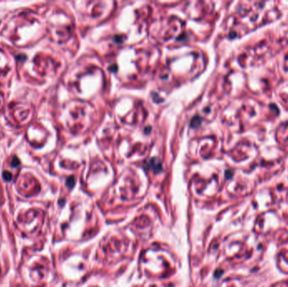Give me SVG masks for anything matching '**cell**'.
I'll use <instances>...</instances> for the list:
<instances>
[{
	"label": "cell",
	"mask_w": 288,
	"mask_h": 287,
	"mask_svg": "<svg viewBox=\"0 0 288 287\" xmlns=\"http://www.w3.org/2000/svg\"><path fill=\"white\" fill-rule=\"evenodd\" d=\"M67 185L69 188L74 187V177H70V178H68V179H67Z\"/></svg>",
	"instance_id": "6da1fadb"
},
{
	"label": "cell",
	"mask_w": 288,
	"mask_h": 287,
	"mask_svg": "<svg viewBox=\"0 0 288 287\" xmlns=\"http://www.w3.org/2000/svg\"><path fill=\"white\" fill-rule=\"evenodd\" d=\"M201 119L200 118V117H195V118L193 119L192 122H191V126L193 127V126L195 125V127H196L197 125H199V124L201 123Z\"/></svg>",
	"instance_id": "7a4b0ae2"
},
{
	"label": "cell",
	"mask_w": 288,
	"mask_h": 287,
	"mask_svg": "<svg viewBox=\"0 0 288 287\" xmlns=\"http://www.w3.org/2000/svg\"><path fill=\"white\" fill-rule=\"evenodd\" d=\"M3 176H4V179L7 181H9L11 180V178H12V174H10V173H8V172H4Z\"/></svg>",
	"instance_id": "3957f363"
},
{
	"label": "cell",
	"mask_w": 288,
	"mask_h": 287,
	"mask_svg": "<svg viewBox=\"0 0 288 287\" xmlns=\"http://www.w3.org/2000/svg\"><path fill=\"white\" fill-rule=\"evenodd\" d=\"M222 272H223V271H222L221 269H217V270L215 272V277H216V278H219L221 274H222Z\"/></svg>",
	"instance_id": "277c9868"
},
{
	"label": "cell",
	"mask_w": 288,
	"mask_h": 287,
	"mask_svg": "<svg viewBox=\"0 0 288 287\" xmlns=\"http://www.w3.org/2000/svg\"><path fill=\"white\" fill-rule=\"evenodd\" d=\"M19 160L16 158H13V161H12V165L13 166H17V165H19Z\"/></svg>",
	"instance_id": "5b68a950"
}]
</instances>
